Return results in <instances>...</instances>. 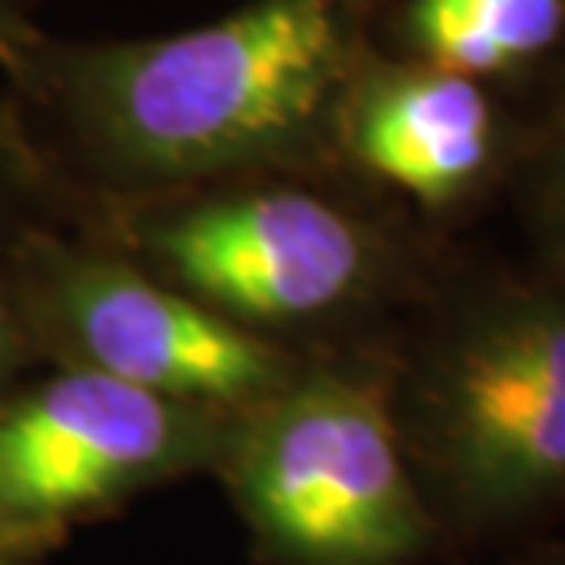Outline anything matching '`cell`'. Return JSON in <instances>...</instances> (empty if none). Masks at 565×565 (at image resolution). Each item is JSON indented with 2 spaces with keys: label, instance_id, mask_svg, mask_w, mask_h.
<instances>
[{
  "label": "cell",
  "instance_id": "cell-1",
  "mask_svg": "<svg viewBox=\"0 0 565 565\" xmlns=\"http://www.w3.org/2000/svg\"><path fill=\"white\" fill-rule=\"evenodd\" d=\"M367 0H246L202 26L121 41L41 33L4 71L49 177L121 206L342 158V115L371 60Z\"/></svg>",
  "mask_w": 565,
  "mask_h": 565
},
{
  "label": "cell",
  "instance_id": "cell-2",
  "mask_svg": "<svg viewBox=\"0 0 565 565\" xmlns=\"http://www.w3.org/2000/svg\"><path fill=\"white\" fill-rule=\"evenodd\" d=\"M397 415L445 536L533 540L565 522V273L462 290L397 367Z\"/></svg>",
  "mask_w": 565,
  "mask_h": 565
},
{
  "label": "cell",
  "instance_id": "cell-3",
  "mask_svg": "<svg viewBox=\"0 0 565 565\" xmlns=\"http://www.w3.org/2000/svg\"><path fill=\"white\" fill-rule=\"evenodd\" d=\"M217 470L279 565H408L445 540L386 360H301L276 393L232 415Z\"/></svg>",
  "mask_w": 565,
  "mask_h": 565
},
{
  "label": "cell",
  "instance_id": "cell-4",
  "mask_svg": "<svg viewBox=\"0 0 565 565\" xmlns=\"http://www.w3.org/2000/svg\"><path fill=\"white\" fill-rule=\"evenodd\" d=\"M121 243L151 273L268 338L356 312L393 276L386 235L298 177L132 202Z\"/></svg>",
  "mask_w": 565,
  "mask_h": 565
},
{
  "label": "cell",
  "instance_id": "cell-5",
  "mask_svg": "<svg viewBox=\"0 0 565 565\" xmlns=\"http://www.w3.org/2000/svg\"><path fill=\"white\" fill-rule=\"evenodd\" d=\"M19 262L30 334L66 367L224 415L265 401L301 367L279 338L228 320L129 254L30 239Z\"/></svg>",
  "mask_w": 565,
  "mask_h": 565
},
{
  "label": "cell",
  "instance_id": "cell-6",
  "mask_svg": "<svg viewBox=\"0 0 565 565\" xmlns=\"http://www.w3.org/2000/svg\"><path fill=\"white\" fill-rule=\"evenodd\" d=\"M232 415L60 364L0 401V533L33 536L199 467H217Z\"/></svg>",
  "mask_w": 565,
  "mask_h": 565
},
{
  "label": "cell",
  "instance_id": "cell-7",
  "mask_svg": "<svg viewBox=\"0 0 565 565\" xmlns=\"http://www.w3.org/2000/svg\"><path fill=\"white\" fill-rule=\"evenodd\" d=\"M500 126L478 77L371 55L342 115V158L426 213L473 199L492 173Z\"/></svg>",
  "mask_w": 565,
  "mask_h": 565
},
{
  "label": "cell",
  "instance_id": "cell-8",
  "mask_svg": "<svg viewBox=\"0 0 565 565\" xmlns=\"http://www.w3.org/2000/svg\"><path fill=\"white\" fill-rule=\"evenodd\" d=\"M401 38L412 60L467 77L529 71L565 44V0H408Z\"/></svg>",
  "mask_w": 565,
  "mask_h": 565
},
{
  "label": "cell",
  "instance_id": "cell-9",
  "mask_svg": "<svg viewBox=\"0 0 565 565\" xmlns=\"http://www.w3.org/2000/svg\"><path fill=\"white\" fill-rule=\"evenodd\" d=\"M529 202H533L536 232L547 246V265L565 273V88L540 137Z\"/></svg>",
  "mask_w": 565,
  "mask_h": 565
},
{
  "label": "cell",
  "instance_id": "cell-10",
  "mask_svg": "<svg viewBox=\"0 0 565 565\" xmlns=\"http://www.w3.org/2000/svg\"><path fill=\"white\" fill-rule=\"evenodd\" d=\"M44 180L52 177L44 173L30 143L22 140L19 126L11 118H0V232L11 224L22 202L38 195Z\"/></svg>",
  "mask_w": 565,
  "mask_h": 565
},
{
  "label": "cell",
  "instance_id": "cell-11",
  "mask_svg": "<svg viewBox=\"0 0 565 565\" xmlns=\"http://www.w3.org/2000/svg\"><path fill=\"white\" fill-rule=\"evenodd\" d=\"M30 338L33 334L26 323V312H22L19 290L0 282V401L8 397V386L22 364V353H26Z\"/></svg>",
  "mask_w": 565,
  "mask_h": 565
},
{
  "label": "cell",
  "instance_id": "cell-12",
  "mask_svg": "<svg viewBox=\"0 0 565 565\" xmlns=\"http://www.w3.org/2000/svg\"><path fill=\"white\" fill-rule=\"evenodd\" d=\"M38 38H41V30L33 26L30 0H0V66H8Z\"/></svg>",
  "mask_w": 565,
  "mask_h": 565
},
{
  "label": "cell",
  "instance_id": "cell-13",
  "mask_svg": "<svg viewBox=\"0 0 565 565\" xmlns=\"http://www.w3.org/2000/svg\"><path fill=\"white\" fill-rule=\"evenodd\" d=\"M495 565H565V540L562 536H533L514 544Z\"/></svg>",
  "mask_w": 565,
  "mask_h": 565
},
{
  "label": "cell",
  "instance_id": "cell-14",
  "mask_svg": "<svg viewBox=\"0 0 565 565\" xmlns=\"http://www.w3.org/2000/svg\"><path fill=\"white\" fill-rule=\"evenodd\" d=\"M22 540H26V536H15V533H0V565H4V562H8L11 555H15Z\"/></svg>",
  "mask_w": 565,
  "mask_h": 565
}]
</instances>
